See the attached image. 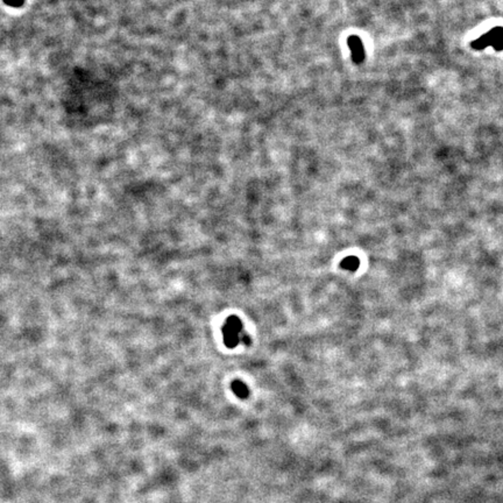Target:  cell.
Masks as SVG:
<instances>
[{
    "instance_id": "obj_1",
    "label": "cell",
    "mask_w": 503,
    "mask_h": 503,
    "mask_svg": "<svg viewBox=\"0 0 503 503\" xmlns=\"http://www.w3.org/2000/svg\"><path fill=\"white\" fill-rule=\"evenodd\" d=\"M223 339L230 349H234L240 343H249L247 334L244 333V324L237 316H230L223 325Z\"/></svg>"
},
{
    "instance_id": "obj_2",
    "label": "cell",
    "mask_w": 503,
    "mask_h": 503,
    "mask_svg": "<svg viewBox=\"0 0 503 503\" xmlns=\"http://www.w3.org/2000/svg\"><path fill=\"white\" fill-rule=\"evenodd\" d=\"M488 46H491L495 50H503V27H495L472 42L475 50H482Z\"/></svg>"
},
{
    "instance_id": "obj_3",
    "label": "cell",
    "mask_w": 503,
    "mask_h": 503,
    "mask_svg": "<svg viewBox=\"0 0 503 503\" xmlns=\"http://www.w3.org/2000/svg\"><path fill=\"white\" fill-rule=\"evenodd\" d=\"M349 47L351 53H352V59L356 63H361L365 60V47L364 43L361 41L359 36L352 35L350 36L349 41Z\"/></svg>"
},
{
    "instance_id": "obj_4",
    "label": "cell",
    "mask_w": 503,
    "mask_h": 503,
    "mask_svg": "<svg viewBox=\"0 0 503 503\" xmlns=\"http://www.w3.org/2000/svg\"><path fill=\"white\" fill-rule=\"evenodd\" d=\"M359 266H360V261H359V259L357 258V256H349V258H346V259H344L342 263H340V267L344 269H347V270H357L358 268H359Z\"/></svg>"
},
{
    "instance_id": "obj_5",
    "label": "cell",
    "mask_w": 503,
    "mask_h": 503,
    "mask_svg": "<svg viewBox=\"0 0 503 503\" xmlns=\"http://www.w3.org/2000/svg\"><path fill=\"white\" fill-rule=\"evenodd\" d=\"M232 390L235 395L240 397V399H245V397L248 396L247 387H246L245 383H242L241 381H234L232 383Z\"/></svg>"
},
{
    "instance_id": "obj_6",
    "label": "cell",
    "mask_w": 503,
    "mask_h": 503,
    "mask_svg": "<svg viewBox=\"0 0 503 503\" xmlns=\"http://www.w3.org/2000/svg\"><path fill=\"white\" fill-rule=\"evenodd\" d=\"M4 2L12 7H19L24 4V0H4Z\"/></svg>"
}]
</instances>
